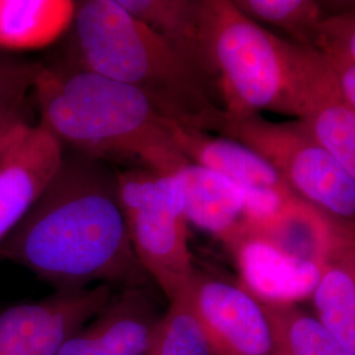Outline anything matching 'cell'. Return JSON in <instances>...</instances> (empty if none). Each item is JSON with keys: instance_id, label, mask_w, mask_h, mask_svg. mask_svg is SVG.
I'll return each mask as SVG.
<instances>
[{"instance_id": "1", "label": "cell", "mask_w": 355, "mask_h": 355, "mask_svg": "<svg viewBox=\"0 0 355 355\" xmlns=\"http://www.w3.org/2000/svg\"><path fill=\"white\" fill-rule=\"evenodd\" d=\"M0 258L31 270L57 291L152 283L128 233L117 171L66 150L46 189L0 243Z\"/></svg>"}, {"instance_id": "2", "label": "cell", "mask_w": 355, "mask_h": 355, "mask_svg": "<svg viewBox=\"0 0 355 355\" xmlns=\"http://www.w3.org/2000/svg\"><path fill=\"white\" fill-rule=\"evenodd\" d=\"M33 101L38 125L64 149L89 159L159 173H174L187 161L173 139V120L114 79L41 62Z\"/></svg>"}, {"instance_id": "3", "label": "cell", "mask_w": 355, "mask_h": 355, "mask_svg": "<svg viewBox=\"0 0 355 355\" xmlns=\"http://www.w3.org/2000/svg\"><path fill=\"white\" fill-rule=\"evenodd\" d=\"M60 64L140 91L178 124L215 132L224 114L215 80L116 0L78 1Z\"/></svg>"}, {"instance_id": "4", "label": "cell", "mask_w": 355, "mask_h": 355, "mask_svg": "<svg viewBox=\"0 0 355 355\" xmlns=\"http://www.w3.org/2000/svg\"><path fill=\"white\" fill-rule=\"evenodd\" d=\"M203 44L227 117L288 114V40L246 16L234 0H203Z\"/></svg>"}, {"instance_id": "5", "label": "cell", "mask_w": 355, "mask_h": 355, "mask_svg": "<svg viewBox=\"0 0 355 355\" xmlns=\"http://www.w3.org/2000/svg\"><path fill=\"white\" fill-rule=\"evenodd\" d=\"M117 186L136 255L171 302L189 290L196 270L182 186L173 173L148 168L117 171Z\"/></svg>"}, {"instance_id": "6", "label": "cell", "mask_w": 355, "mask_h": 355, "mask_svg": "<svg viewBox=\"0 0 355 355\" xmlns=\"http://www.w3.org/2000/svg\"><path fill=\"white\" fill-rule=\"evenodd\" d=\"M216 135L262 155L293 192L330 218L355 227V180L299 121H271L262 114L220 117Z\"/></svg>"}, {"instance_id": "7", "label": "cell", "mask_w": 355, "mask_h": 355, "mask_svg": "<svg viewBox=\"0 0 355 355\" xmlns=\"http://www.w3.org/2000/svg\"><path fill=\"white\" fill-rule=\"evenodd\" d=\"M288 116L299 120L355 180V105L329 60L315 48L292 44Z\"/></svg>"}, {"instance_id": "8", "label": "cell", "mask_w": 355, "mask_h": 355, "mask_svg": "<svg viewBox=\"0 0 355 355\" xmlns=\"http://www.w3.org/2000/svg\"><path fill=\"white\" fill-rule=\"evenodd\" d=\"M189 292L211 355H274L266 309L239 282L196 267Z\"/></svg>"}, {"instance_id": "9", "label": "cell", "mask_w": 355, "mask_h": 355, "mask_svg": "<svg viewBox=\"0 0 355 355\" xmlns=\"http://www.w3.org/2000/svg\"><path fill=\"white\" fill-rule=\"evenodd\" d=\"M110 286L57 291L0 312V355H57L114 296Z\"/></svg>"}, {"instance_id": "10", "label": "cell", "mask_w": 355, "mask_h": 355, "mask_svg": "<svg viewBox=\"0 0 355 355\" xmlns=\"http://www.w3.org/2000/svg\"><path fill=\"white\" fill-rule=\"evenodd\" d=\"M64 146L38 124L0 152V243L26 217L55 175Z\"/></svg>"}, {"instance_id": "11", "label": "cell", "mask_w": 355, "mask_h": 355, "mask_svg": "<svg viewBox=\"0 0 355 355\" xmlns=\"http://www.w3.org/2000/svg\"><path fill=\"white\" fill-rule=\"evenodd\" d=\"M162 315L148 287L124 288L73 333L57 355H146Z\"/></svg>"}, {"instance_id": "12", "label": "cell", "mask_w": 355, "mask_h": 355, "mask_svg": "<svg viewBox=\"0 0 355 355\" xmlns=\"http://www.w3.org/2000/svg\"><path fill=\"white\" fill-rule=\"evenodd\" d=\"M239 271V283L262 303H296L311 297L325 267L282 253L240 225L223 242Z\"/></svg>"}, {"instance_id": "13", "label": "cell", "mask_w": 355, "mask_h": 355, "mask_svg": "<svg viewBox=\"0 0 355 355\" xmlns=\"http://www.w3.org/2000/svg\"><path fill=\"white\" fill-rule=\"evenodd\" d=\"M171 133L187 161L228 178L243 190L293 191L262 155L239 141L175 121L171 124Z\"/></svg>"}, {"instance_id": "14", "label": "cell", "mask_w": 355, "mask_h": 355, "mask_svg": "<svg viewBox=\"0 0 355 355\" xmlns=\"http://www.w3.org/2000/svg\"><path fill=\"white\" fill-rule=\"evenodd\" d=\"M173 174L183 190L189 224L218 241H227L243 220V189L228 178L190 161Z\"/></svg>"}, {"instance_id": "15", "label": "cell", "mask_w": 355, "mask_h": 355, "mask_svg": "<svg viewBox=\"0 0 355 355\" xmlns=\"http://www.w3.org/2000/svg\"><path fill=\"white\" fill-rule=\"evenodd\" d=\"M76 8L73 0H0V51L51 46L69 33Z\"/></svg>"}, {"instance_id": "16", "label": "cell", "mask_w": 355, "mask_h": 355, "mask_svg": "<svg viewBox=\"0 0 355 355\" xmlns=\"http://www.w3.org/2000/svg\"><path fill=\"white\" fill-rule=\"evenodd\" d=\"M311 299L322 327L355 355V229L330 257Z\"/></svg>"}, {"instance_id": "17", "label": "cell", "mask_w": 355, "mask_h": 355, "mask_svg": "<svg viewBox=\"0 0 355 355\" xmlns=\"http://www.w3.org/2000/svg\"><path fill=\"white\" fill-rule=\"evenodd\" d=\"M129 15L212 79L203 44V0H116Z\"/></svg>"}, {"instance_id": "18", "label": "cell", "mask_w": 355, "mask_h": 355, "mask_svg": "<svg viewBox=\"0 0 355 355\" xmlns=\"http://www.w3.org/2000/svg\"><path fill=\"white\" fill-rule=\"evenodd\" d=\"M262 303V302H261ZM274 336V355H353L296 303H262Z\"/></svg>"}, {"instance_id": "19", "label": "cell", "mask_w": 355, "mask_h": 355, "mask_svg": "<svg viewBox=\"0 0 355 355\" xmlns=\"http://www.w3.org/2000/svg\"><path fill=\"white\" fill-rule=\"evenodd\" d=\"M242 12L258 24L274 26L290 42L313 48L325 6L313 0H234Z\"/></svg>"}, {"instance_id": "20", "label": "cell", "mask_w": 355, "mask_h": 355, "mask_svg": "<svg viewBox=\"0 0 355 355\" xmlns=\"http://www.w3.org/2000/svg\"><path fill=\"white\" fill-rule=\"evenodd\" d=\"M146 355H211L189 290L168 302Z\"/></svg>"}, {"instance_id": "21", "label": "cell", "mask_w": 355, "mask_h": 355, "mask_svg": "<svg viewBox=\"0 0 355 355\" xmlns=\"http://www.w3.org/2000/svg\"><path fill=\"white\" fill-rule=\"evenodd\" d=\"M313 48L331 61L355 66V7L327 13Z\"/></svg>"}, {"instance_id": "22", "label": "cell", "mask_w": 355, "mask_h": 355, "mask_svg": "<svg viewBox=\"0 0 355 355\" xmlns=\"http://www.w3.org/2000/svg\"><path fill=\"white\" fill-rule=\"evenodd\" d=\"M40 70L41 62L29 61L20 70L0 76V117L26 114Z\"/></svg>"}, {"instance_id": "23", "label": "cell", "mask_w": 355, "mask_h": 355, "mask_svg": "<svg viewBox=\"0 0 355 355\" xmlns=\"http://www.w3.org/2000/svg\"><path fill=\"white\" fill-rule=\"evenodd\" d=\"M31 123L26 114H8L0 117V152L17 139Z\"/></svg>"}, {"instance_id": "24", "label": "cell", "mask_w": 355, "mask_h": 355, "mask_svg": "<svg viewBox=\"0 0 355 355\" xmlns=\"http://www.w3.org/2000/svg\"><path fill=\"white\" fill-rule=\"evenodd\" d=\"M329 60V58H328ZM330 64L333 66L336 74L338 76L340 85L343 87L345 95L347 99L355 105V66L354 64H343L338 61H331Z\"/></svg>"}, {"instance_id": "25", "label": "cell", "mask_w": 355, "mask_h": 355, "mask_svg": "<svg viewBox=\"0 0 355 355\" xmlns=\"http://www.w3.org/2000/svg\"><path fill=\"white\" fill-rule=\"evenodd\" d=\"M28 62L29 61L19 60V58H15L12 55H8V54L0 51V76L17 71L21 67H24Z\"/></svg>"}]
</instances>
